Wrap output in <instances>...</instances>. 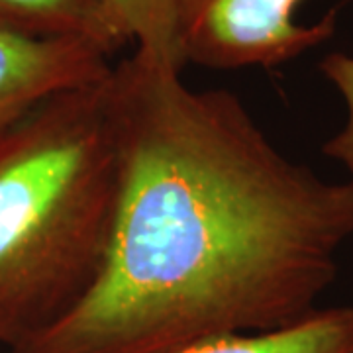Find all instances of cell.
<instances>
[{
	"instance_id": "cell-1",
	"label": "cell",
	"mask_w": 353,
	"mask_h": 353,
	"mask_svg": "<svg viewBox=\"0 0 353 353\" xmlns=\"http://www.w3.org/2000/svg\"><path fill=\"white\" fill-rule=\"evenodd\" d=\"M120 183L101 271L8 353H179L318 310L353 238V185L292 161L224 88L134 51L110 77Z\"/></svg>"
},
{
	"instance_id": "cell-2",
	"label": "cell",
	"mask_w": 353,
	"mask_h": 353,
	"mask_svg": "<svg viewBox=\"0 0 353 353\" xmlns=\"http://www.w3.org/2000/svg\"><path fill=\"white\" fill-rule=\"evenodd\" d=\"M108 77L0 132V343L75 306L101 271L120 183Z\"/></svg>"
},
{
	"instance_id": "cell-3",
	"label": "cell",
	"mask_w": 353,
	"mask_h": 353,
	"mask_svg": "<svg viewBox=\"0 0 353 353\" xmlns=\"http://www.w3.org/2000/svg\"><path fill=\"white\" fill-rule=\"evenodd\" d=\"M303 0H179L185 63L208 69L275 67L324 43L336 30L330 12L312 26L294 14Z\"/></svg>"
},
{
	"instance_id": "cell-4",
	"label": "cell",
	"mask_w": 353,
	"mask_h": 353,
	"mask_svg": "<svg viewBox=\"0 0 353 353\" xmlns=\"http://www.w3.org/2000/svg\"><path fill=\"white\" fill-rule=\"evenodd\" d=\"M108 55L81 39H38L0 30V132L41 102L101 81Z\"/></svg>"
},
{
	"instance_id": "cell-5",
	"label": "cell",
	"mask_w": 353,
	"mask_h": 353,
	"mask_svg": "<svg viewBox=\"0 0 353 353\" xmlns=\"http://www.w3.org/2000/svg\"><path fill=\"white\" fill-rule=\"evenodd\" d=\"M0 30L38 39H81L108 57L128 46L104 0H0Z\"/></svg>"
},
{
	"instance_id": "cell-6",
	"label": "cell",
	"mask_w": 353,
	"mask_h": 353,
	"mask_svg": "<svg viewBox=\"0 0 353 353\" xmlns=\"http://www.w3.org/2000/svg\"><path fill=\"white\" fill-rule=\"evenodd\" d=\"M179 353H353V306L318 308L287 328L218 338Z\"/></svg>"
},
{
	"instance_id": "cell-7",
	"label": "cell",
	"mask_w": 353,
	"mask_h": 353,
	"mask_svg": "<svg viewBox=\"0 0 353 353\" xmlns=\"http://www.w3.org/2000/svg\"><path fill=\"white\" fill-rule=\"evenodd\" d=\"M114 24L141 55L175 71L185 69L179 0H104Z\"/></svg>"
},
{
	"instance_id": "cell-8",
	"label": "cell",
	"mask_w": 353,
	"mask_h": 353,
	"mask_svg": "<svg viewBox=\"0 0 353 353\" xmlns=\"http://www.w3.org/2000/svg\"><path fill=\"white\" fill-rule=\"evenodd\" d=\"M320 71L345 104L343 126L324 143L322 150L326 157L345 169L347 181L353 185V55L334 51L320 61Z\"/></svg>"
}]
</instances>
